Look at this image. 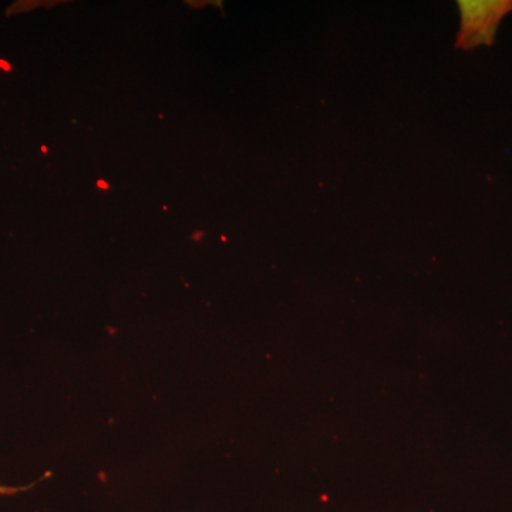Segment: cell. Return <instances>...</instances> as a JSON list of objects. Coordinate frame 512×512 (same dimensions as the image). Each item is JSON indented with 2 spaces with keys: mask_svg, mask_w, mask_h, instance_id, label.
Instances as JSON below:
<instances>
[{
  "mask_svg": "<svg viewBox=\"0 0 512 512\" xmlns=\"http://www.w3.org/2000/svg\"><path fill=\"white\" fill-rule=\"evenodd\" d=\"M461 28L457 35L458 49L471 50L493 45L501 20L512 12V0L494 2H457Z\"/></svg>",
  "mask_w": 512,
  "mask_h": 512,
  "instance_id": "obj_1",
  "label": "cell"
},
{
  "mask_svg": "<svg viewBox=\"0 0 512 512\" xmlns=\"http://www.w3.org/2000/svg\"><path fill=\"white\" fill-rule=\"evenodd\" d=\"M97 185H99V188H103V190H107V188H109V185L104 183V181H99V183H97Z\"/></svg>",
  "mask_w": 512,
  "mask_h": 512,
  "instance_id": "obj_2",
  "label": "cell"
},
{
  "mask_svg": "<svg viewBox=\"0 0 512 512\" xmlns=\"http://www.w3.org/2000/svg\"><path fill=\"white\" fill-rule=\"evenodd\" d=\"M5 493H8V490H6L5 487H2V485H0V494H5Z\"/></svg>",
  "mask_w": 512,
  "mask_h": 512,
  "instance_id": "obj_3",
  "label": "cell"
}]
</instances>
